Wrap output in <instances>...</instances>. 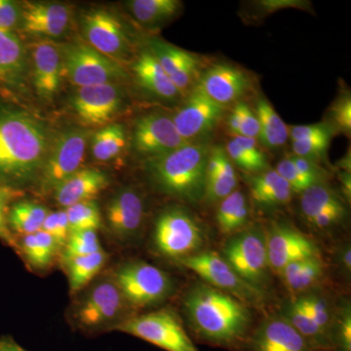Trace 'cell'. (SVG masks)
I'll list each match as a JSON object with an SVG mask.
<instances>
[{"label":"cell","mask_w":351,"mask_h":351,"mask_svg":"<svg viewBox=\"0 0 351 351\" xmlns=\"http://www.w3.org/2000/svg\"><path fill=\"white\" fill-rule=\"evenodd\" d=\"M184 308L193 334L204 343L230 350H244L252 331L247 304L204 282L193 285Z\"/></svg>","instance_id":"1"},{"label":"cell","mask_w":351,"mask_h":351,"mask_svg":"<svg viewBox=\"0 0 351 351\" xmlns=\"http://www.w3.org/2000/svg\"><path fill=\"white\" fill-rule=\"evenodd\" d=\"M47 141L38 121L25 112L0 110V177L25 182L45 160Z\"/></svg>","instance_id":"2"},{"label":"cell","mask_w":351,"mask_h":351,"mask_svg":"<svg viewBox=\"0 0 351 351\" xmlns=\"http://www.w3.org/2000/svg\"><path fill=\"white\" fill-rule=\"evenodd\" d=\"M209 152L206 145L191 143L149 159L147 171L162 193L188 203H197L204 195Z\"/></svg>","instance_id":"3"},{"label":"cell","mask_w":351,"mask_h":351,"mask_svg":"<svg viewBox=\"0 0 351 351\" xmlns=\"http://www.w3.org/2000/svg\"><path fill=\"white\" fill-rule=\"evenodd\" d=\"M119 331L143 339L165 351H200L169 309L152 311L117 322L110 331Z\"/></svg>","instance_id":"4"},{"label":"cell","mask_w":351,"mask_h":351,"mask_svg":"<svg viewBox=\"0 0 351 351\" xmlns=\"http://www.w3.org/2000/svg\"><path fill=\"white\" fill-rule=\"evenodd\" d=\"M154 242L161 255L180 261L201 251L205 232L199 221L189 211L170 208L157 219Z\"/></svg>","instance_id":"5"},{"label":"cell","mask_w":351,"mask_h":351,"mask_svg":"<svg viewBox=\"0 0 351 351\" xmlns=\"http://www.w3.org/2000/svg\"><path fill=\"white\" fill-rule=\"evenodd\" d=\"M221 256L247 283L262 291L269 285L267 240L258 226L233 234L223 245Z\"/></svg>","instance_id":"6"},{"label":"cell","mask_w":351,"mask_h":351,"mask_svg":"<svg viewBox=\"0 0 351 351\" xmlns=\"http://www.w3.org/2000/svg\"><path fill=\"white\" fill-rule=\"evenodd\" d=\"M178 262L197 274L204 283L237 298L247 306H262L265 304V291L247 283L223 256L216 252L200 251Z\"/></svg>","instance_id":"7"},{"label":"cell","mask_w":351,"mask_h":351,"mask_svg":"<svg viewBox=\"0 0 351 351\" xmlns=\"http://www.w3.org/2000/svg\"><path fill=\"white\" fill-rule=\"evenodd\" d=\"M114 282L125 302L135 307L156 306L172 293V279L166 272L145 262H132L120 267Z\"/></svg>","instance_id":"8"},{"label":"cell","mask_w":351,"mask_h":351,"mask_svg":"<svg viewBox=\"0 0 351 351\" xmlns=\"http://www.w3.org/2000/svg\"><path fill=\"white\" fill-rule=\"evenodd\" d=\"M62 59L69 82L80 88L110 83L125 75L114 60L101 54L89 44H71L64 50Z\"/></svg>","instance_id":"9"},{"label":"cell","mask_w":351,"mask_h":351,"mask_svg":"<svg viewBox=\"0 0 351 351\" xmlns=\"http://www.w3.org/2000/svg\"><path fill=\"white\" fill-rule=\"evenodd\" d=\"M86 133L69 131L61 136L44 160L41 169V189L52 191L80 170L86 149Z\"/></svg>","instance_id":"10"},{"label":"cell","mask_w":351,"mask_h":351,"mask_svg":"<svg viewBox=\"0 0 351 351\" xmlns=\"http://www.w3.org/2000/svg\"><path fill=\"white\" fill-rule=\"evenodd\" d=\"M223 113L225 107L215 103L195 86L172 119L181 137L193 143L214 130Z\"/></svg>","instance_id":"11"},{"label":"cell","mask_w":351,"mask_h":351,"mask_svg":"<svg viewBox=\"0 0 351 351\" xmlns=\"http://www.w3.org/2000/svg\"><path fill=\"white\" fill-rule=\"evenodd\" d=\"M133 141L136 151L149 159L191 144L181 137L173 119L161 113L141 117L134 128Z\"/></svg>","instance_id":"12"},{"label":"cell","mask_w":351,"mask_h":351,"mask_svg":"<svg viewBox=\"0 0 351 351\" xmlns=\"http://www.w3.org/2000/svg\"><path fill=\"white\" fill-rule=\"evenodd\" d=\"M124 302L125 300L114 281L98 284L76 311V322L86 331L101 329L106 325L112 327V323L123 311Z\"/></svg>","instance_id":"13"},{"label":"cell","mask_w":351,"mask_h":351,"mask_svg":"<svg viewBox=\"0 0 351 351\" xmlns=\"http://www.w3.org/2000/svg\"><path fill=\"white\" fill-rule=\"evenodd\" d=\"M265 240L269 269L277 274L289 263L320 256L317 245L293 226H274Z\"/></svg>","instance_id":"14"},{"label":"cell","mask_w":351,"mask_h":351,"mask_svg":"<svg viewBox=\"0 0 351 351\" xmlns=\"http://www.w3.org/2000/svg\"><path fill=\"white\" fill-rule=\"evenodd\" d=\"M121 106L119 88L112 83L78 88L73 108L84 125L107 126Z\"/></svg>","instance_id":"15"},{"label":"cell","mask_w":351,"mask_h":351,"mask_svg":"<svg viewBox=\"0 0 351 351\" xmlns=\"http://www.w3.org/2000/svg\"><path fill=\"white\" fill-rule=\"evenodd\" d=\"M301 211L309 226L325 230L346 217L345 201L326 182H317L302 193Z\"/></svg>","instance_id":"16"},{"label":"cell","mask_w":351,"mask_h":351,"mask_svg":"<svg viewBox=\"0 0 351 351\" xmlns=\"http://www.w3.org/2000/svg\"><path fill=\"white\" fill-rule=\"evenodd\" d=\"M246 351H313L306 339L282 315L263 320L252 331Z\"/></svg>","instance_id":"17"},{"label":"cell","mask_w":351,"mask_h":351,"mask_svg":"<svg viewBox=\"0 0 351 351\" xmlns=\"http://www.w3.org/2000/svg\"><path fill=\"white\" fill-rule=\"evenodd\" d=\"M196 86L215 103L226 108L239 101L250 89L251 80L241 69L221 63L204 71Z\"/></svg>","instance_id":"18"},{"label":"cell","mask_w":351,"mask_h":351,"mask_svg":"<svg viewBox=\"0 0 351 351\" xmlns=\"http://www.w3.org/2000/svg\"><path fill=\"white\" fill-rule=\"evenodd\" d=\"M152 53L180 93H191L201 76L199 58L160 40L152 43Z\"/></svg>","instance_id":"19"},{"label":"cell","mask_w":351,"mask_h":351,"mask_svg":"<svg viewBox=\"0 0 351 351\" xmlns=\"http://www.w3.org/2000/svg\"><path fill=\"white\" fill-rule=\"evenodd\" d=\"M83 31L89 45L106 57L112 59L125 52L127 41L123 27L107 11L87 13L83 19Z\"/></svg>","instance_id":"20"},{"label":"cell","mask_w":351,"mask_h":351,"mask_svg":"<svg viewBox=\"0 0 351 351\" xmlns=\"http://www.w3.org/2000/svg\"><path fill=\"white\" fill-rule=\"evenodd\" d=\"M71 11L61 3L25 2L21 7L22 29L34 36L58 38L68 29Z\"/></svg>","instance_id":"21"},{"label":"cell","mask_w":351,"mask_h":351,"mask_svg":"<svg viewBox=\"0 0 351 351\" xmlns=\"http://www.w3.org/2000/svg\"><path fill=\"white\" fill-rule=\"evenodd\" d=\"M144 215V201L137 191L130 189L117 193L107 206L108 226L120 239L127 240L137 234Z\"/></svg>","instance_id":"22"},{"label":"cell","mask_w":351,"mask_h":351,"mask_svg":"<svg viewBox=\"0 0 351 351\" xmlns=\"http://www.w3.org/2000/svg\"><path fill=\"white\" fill-rule=\"evenodd\" d=\"M34 84L40 99L49 101L54 98L62 75V56L56 46L39 43L32 48Z\"/></svg>","instance_id":"23"},{"label":"cell","mask_w":351,"mask_h":351,"mask_svg":"<svg viewBox=\"0 0 351 351\" xmlns=\"http://www.w3.org/2000/svg\"><path fill=\"white\" fill-rule=\"evenodd\" d=\"M237 171L225 149L219 147L210 149L203 199L209 203L219 202L237 189Z\"/></svg>","instance_id":"24"},{"label":"cell","mask_w":351,"mask_h":351,"mask_svg":"<svg viewBox=\"0 0 351 351\" xmlns=\"http://www.w3.org/2000/svg\"><path fill=\"white\" fill-rule=\"evenodd\" d=\"M105 173L94 169H80L54 189L58 204L64 208L77 203L93 201L108 186Z\"/></svg>","instance_id":"25"},{"label":"cell","mask_w":351,"mask_h":351,"mask_svg":"<svg viewBox=\"0 0 351 351\" xmlns=\"http://www.w3.org/2000/svg\"><path fill=\"white\" fill-rule=\"evenodd\" d=\"M252 199L262 207L288 204L293 191L276 170L267 169L258 174L247 175Z\"/></svg>","instance_id":"26"},{"label":"cell","mask_w":351,"mask_h":351,"mask_svg":"<svg viewBox=\"0 0 351 351\" xmlns=\"http://www.w3.org/2000/svg\"><path fill=\"white\" fill-rule=\"evenodd\" d=\"M133 69L141 86L156 97L165 100H175L182 96L152 51L143 52L134 64Z\"/></svg>","instance_id":"27"},{"label":"cell","mask_w":351,"mask_h":351,"mask_svg":"<svg viewBox=\"0 0 351 351\" xmlns=\"http://www.w3.org/2000/svg\"><path fill=\"white\" fill-rule=\"evenodd\" d=\"M324 263L320 256L289 263L279 276L286 287L298 295L311 291L324 276Z\"/></svg>","instance_id":"28"},{"label":"cell","mask_w":351,"mask_h":351,"mask_svg":"<svg viewBox=\"0 0 351 351\" xmlns=\"http://www.w3.org/2000/svg\"><path fill=\"white\" fill-rule=\"evenodd\" d=\"M234 167L247 175L258 174L269 169L267 158L257 142V138L234 137L228 143L225 149Z\"/></svg>","instance_id":"29"},{"label":"cell","mask_w":351,"mask_h":351,"mask_svg":"<svg viewBox=\"0 0 351 351\" xmlns=\"http://www.w3.org/2000/svg\"><path fill=\"white\" fill-rule=\"evenodd\" d=\"M219 203L216 223L219 232L223 234H235L243 230L250 217V207L243 191L235 189Z\"/></svg>","instance_id":"30"},{"label":"cell","mask_w":351,"mask_h":351,"mask_svg":"<svg viewBox=\"0 0 351 351\" xmlns=\"http://www.w3.org/2000/svg\"><path fill=\"white\" fill-rule=\"evenodd\" d=\"M256 114L260 124L258 141L269 149L283 147L289 138L288 126L269 101L260 97L256 103Z\"/></svg>","instance_id":"31"},{"label":"cell","mask_w":351,"mask_h":351,"mask_svg":"<svg viewBox=\"0 0 351 351\" xmlns=\"http://www.w3.org/2000/svg\"><path fill=\"white\" fill-rule=\"evenodd\" d=\"M108 257V254L101 250L91 255L71 258L64 263L68 269L71 292H78L91 282L107 263Z\"/></svg>","instance_id":"32"},{"label":"cell","mask_w":351,"mask_h":351,"mask_svg":"<svg viewBox=\"0 0 351 351\" xmlns=\"http://www.w3.org/2000/svg\"><path fill=\"white\" fill-rule=\"evenodd\" d=\"M25 69V49L20 39L11 31L0 29V77L13 80Z\"/></svg>","instance_id":"33"},{"label":"cell","mask_w":351,"mask_h":351,"mask_svg":"<svg viewBox=\"0 0 351 351\" xmlns=\"http://www.w3.org/2000/svg\"><path fill=\"white\" fill-rule=\"evenodd\" d=\"M19 247L20 253L25 256L27 262L38 269H47L59 249L53 237L43 230L24 235Z\"/></svg>","instance_id":"34"},{"label":"cell","mask_w":351,"mask_h":351,"mask_svg":"<svg viewBox=\"0 0 351 351\" xmlns=\"http://www.w3.org/2000/svg\"><path fill=\"white\" fill-rule=\"evenodd\" d=\"M182 2L178 0H133L129 2L134 17L144 25H156L171 19L179 12Z\"/></svg>","instance_id":"35"},{"label":"cell","mask_w":351,"mask_h":351,"mask_svg":"<svg viewBox=\"0 0 351 351\" xmlns=\"http://www.w3.org/2000/svg\"><path fill=\"white\" fill-rule=\"evenodd\" d=\"M48 210L43 205L32 202H20L14 205L8 215L11 230L23 235L34 234L43 228Z\"/></svg>","instance_id":"36"},{"label":"cell","mask_w":351,"mask_h":351,"mask_svg":"<svg viewBox=\"0 0 351 351\" xmlns=\"http://www.w3.org/2000/svg\"><path fill=\"white\" fill-rule=\"evenodd\" d=\"M294 299L306 311L307 315L314 321V323L331 339L336 309L332 308L329 300L324 297V295L313 292V291L295 295Z\"/></svg>","instance_id":"37"},{"label":"cell","mask_w":351,"mask_h":351,"mask_svg":"<svg viewBox=\"0 0 351 351\" xmlns=\"http://www.w3.org/2000/svg\"><path fill=\"white\" fill-rule=\"evenodd\" d=\"M125 132L119 124L103 127L92 140V154L97 160L110 161L125 147Z\"/></svg>","instance_id":"38"},{"label":"cell","mask_w":351,"mask_h":351,"mask_svg":"<svg viewBox=\"0 0 351 351\" xmlns=\"http://www.w3.org/2000/svg\"><path fill=\"white\" fill-rule=\"evenodd\" d=\"M62 260L66 263L71 258L91 255L103 250L97 230H76L69 233L64 244Z\"/></svg>","instance_id":"39"},{"label":"cell","mask_w":351,"mask_h":351,"mask_svg":"<svg viewBox=\"0 0 351 351\" xmlns=\"http://www.w3.org/2000/svg\"><path fill=\"white\" fill-rule=\"evenodd\" d=\"M68 216L69 233L76 230H97L101 225L100 209L94 201L77 203L64 210Z\"/></svg>","instance_id":"40"},{"label":"cell","mask_w":351,"mask_h":351,"mask_svg":"<svg viewBox=\"0 0 351 351\" xmlns=\"http://www.w3.org/2000/svg\"><path fill=\"white\" fill-rule=\"evenodd\" d=\"M351 351V306L350 302H343L335 311L331 336V350Z\"/></svg>","instance_id":"41"},{"label":"cell","mask_w":351,"mask_h":351,"mask_svg":"<svg viewBox=\"0 0 351 351\" xmlns=\"http://www.w3.org/2000/svg\"><path fill=\"white\" fill-rule=\"evenodd\" d=\"M332 128L341 133L348 134L351 131V97L350 93H343L334 101L330 112Z\"/></svg>","instance_id":"42"},{"label":"cell","mask_w":351,"mask_h":351,"mask_svg":"<svg viewBox=\"0 0 351 351\" xmlns=\"http://www.w3.org/2000/svg\"><path fill=\"white\" fill-rule=\"evenodd\" d=\"M332 137L313 138V140L295 141L292 142V149L295 156L311 159L316 161L324 156Z\"/></svg>","instance_id":"43"},{"label":"cell","mask_w":351,"mask_h":351,"mask_svg":"<svg viewBox=\"0 0 351 351\" xmlns=\"http://www.w3.org/2000/svg\"><path fill=\"white\" fill-rule=\"evenodd\" d=\"M276 171L290 186L293 193H304L306 189L313 186L297 169L291 157L282 159L277 165Z\"/></svg>","instance_id":"44"},{"label":"cell","mask_w":351,"mask_h":351,"mask_svg":"<svg viewBox=\"0 0 351 351\" xmlns=\"http://www.w3.org/2000/svg\"><path fill=\"white\" fill-rule=\"evenodd\" d=\"M234 108L237 113H239V136H241V137L258 138V134H260V124H258L255 110H252L250 106L247 105L243 101L237 103Z\"/></svg>","instance_id":"45"},{"label":"cell","mask_w":351,"mask_h":351,"mask_svg":"<svg viewBox=\"0 0 351 351\" xmlns=\"http://www.w3.org/2000/svg\"><path fill=\"white\" fill-rule=\"evenodd\" d=\"M289 138L295 141L313 140L323 137H332L334 129L327 123L309 124L288 127Z\"/></svg>","instance_id":"46"},{"label":"cell","mask_w":351,"mask_h":351,"mask_svg":"<svg viewBox=\"0 0 351 351\" xmlns=\"http://www.w3.org/2000/svg\"><path fill=\"white\" fill-rule=\"evenodd\" d=\"M297 169L311 184L325 181L327 172L317 163L311 159L302 158L299 156H291Z\"/></svg>","instance_id":"47"},{"label":"cell","mask_w":351,"mask_h":351,"mask_svg":"<svg viewBox=\"0 0 351 351\" xmlns=\"http://www.w3.org/2000/svg\"><path fill=\"white\" fill-rule=\"evenodd\" d=\"M21 20V7L9 0H0V29L11 31Z\"/></svg>","instance_id":"48"},{"label":"cell","mask_w":351,"mask_h":351,"mask_svg":"<svg viewBox=\"0 0 351 351\" xmlns=\"http://www.w3.org/2000/svg\"><path fill=\"white\" fill-rule=\"evenodd\" d=\"M0 240L14 250L20 252L19 244L13 237L12 230L8 223V216L6 215L5 208L2 204L1 200H0Z\"/></svg>","instance_id":"49"},{"label":"cell","mask_w":351,"mask_h":351,"mask_svg":"<svg viewBox=\"0 0 351 351\" xmlns=\"http://www.w3.org/2000/svg\"><path fill=\"white\" fill-rule=\"evenodd\" d=\"M336 262L339 269L346 276H350L351 271V248L350 245L345 243L339 247L336 252Z\"/></svg>","instance_id":"50"},{"label":"cell","mask_w":351,"mask_h":351,"mask_svg":"<svg viewBox=\"0 0 351 351\" xmlns=\"http://www.w3.org/2000/svg\"><path fill=\"white\" fill-rule=\"evenodd\" d=\"M339 184H341V195L346 201L350 202L351 199V173L341 171L339 174Z\"/></svg>","instance_id":"51"},{"label":"cell","mask_w":351,"mask_h":351,"mask_svg":"<svg viewBox=\"0 0 351 351\" xmlns=\"http://www.w3.org/2000/svg\"><path fill=\"white\" fill-rule=\"evenodd\" d=\"M0 351H29L19 345L11 336L0 337Z\"/></svg>","instance_id":"52"},{"label":"cell","mask_w":351,"mask_h":351,"mask_svg":"<svg viewBox=\"0 0 351 351\" xmlns=\"http://www.w3.org/2000/svg\"><path fill=\"white\" fill-rule=\"evenodd\" d=\"M338 168L341 171H343V172H350L351 171V157L350 152H348V154H346L343 158L339 159L338 162Z\"/></svg>","instance_id":"53"}]
</instances>
